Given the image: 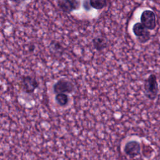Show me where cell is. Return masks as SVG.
<instances>
[{"instance_id": "9c48e42d", "label": "cell", "mask_w": 160, "mask_h": 160, "mask_svg": "<svg viewBox=\"0 0 160 160\" xmlns=\"http://www.w3.org/2000/svg\"><path fill=\"white\" fill-rule=\"evenodd\" d=\"M108 0H89V6L94 9L100 10L105 8L107 5Z\"/></svg>"}, {"instance_id": "ba28073f", "label": "cell", "mask_w": 160, "mask_h": 160, "mask_svg": "<svg viewBox=\"0 0 160 160\" xmlns=\"http://www.w3.org/2000/svg\"><path fill=\"white\" fill-rule=\"evenodd\" d=\"M92 42L94 49L99 51L106 49L108 46V41L106 39L101 36H97L94 38L92 39Z\"/></svg>"}, {"instance_id": "52a82bcc", "label": "cell", "mask_w": 160, "mask_h": 160, "mask_svg": "<svg viewBox=\"0 0 160 160\" xmlns=\"http://www.w3.org/2000/svg\"><path fill=\"white\" fill-rule=\"evenodd\" d=\"M59 6L64 12H70L79 6V0H59Z\"/></svg>"}, {"instance_id": "30bf717a", "label": "cell", "mask_w": 160, "mask_h": 160, "mask_svg": "<svg viewBox=\"0 0 160 160\" xmlns=\"http://www.w3.org/2000/svg\"><path fill=\"white\" fill-rule=\"evenodd\" d=\"M55 100L59 106H65L69 102V98L68 96L65 93H59L56 94Z\"/></svg>"}, {"instance_id": "5b68a950", "label": "cell", "mask_w": 160, "mask_h": 160, "mask_svg": "<svg viewBox=\"0 0 160 160\" xmlns=\"http://www.w3.org/2000/svg\"><path fill=\"white\" fill-rule=\"evenodd\" d=\"M141 144L136 141L132 140L127 142L124 147V151L126 154L131 157H135L141 154Z\"/></svg>"}, {"instance_id": "8fae6325", "label": "cell", "mask_w": 160, "mask_h": 160, "mask_svg": "<svg viewBox=\"0 0 160 160\" xmlns=\"http://www.w3.org/2000/svg\"><path fill=\"white\" fill-rule=\"evenodd\" d=\"M51 46L52 50H54L55 52H61L63 49L62 46L59 42H53L51 44Z\"/></svg>"}, {"instance_id": "7a4b0ae2", "label": "cell", "mask_w": 160, "mask_h": 160, "mask_svg": "<svg viewBox=\"0 0 160 160\" xmlns=\"http://www.w3.org/2000/svg\"><path fill=\"white\" fill-rule=\"evenodd\" d=\"M141 23L148 29L153 30L156 27V17L151 10L144 11L141 16Z\"/></svg>"}, {"instance_id": "6da1fadb", "label": "cell", "mask_w": 160, "mask_h": 160, "mask_svg": "<svg viewBox=\"0 0 160 160\" xmlns=\"http://www.w3.org/2000/svg\"><path fill=\"white\" fill-rule=\"evenodd\" d=\"M144 94L150 100L156 99L159 92V86L157 77L154 74H151L144 81Z\"/></svg>"}, {"instance_id": "3957f363", "label": "cell", "mask_w": 160, "mask_h": 160, "mask_svg": "<svg viewBox=\"0 0 160 160\" xmlns=\"http://www.w3.org/2000/svg\"><path fill=\"white\" fill-rule=\"evenodd\" d=\"M75 89L74 84L67 79L58 80L53 86V91L56 94L72 93Z\"/></svg>"}, {"instance_id": "7c38bea8", "label": "cell", "mask_w": 160, "mask_h": 160, "mask_svg": "<svg viewBox=\"0 0 160 160\" xmlns=\"http://www.w3.org/2000/svg\"><path fill=\"white\" fill-rule=\"evenodd\" d=\"M12 1L16 4H21L23 3L26 0H12Z\"/></svg>"}, {"instance_id": "277c9868", "label": "cell", "mask_w": 160, "mask_h": 160, "mask_svg": "<svg viewBox=\"0 0 160 160\" xmlns=\"http://www.w3.org/2000/svg\"><path fill=\"white\" fill-rule=\"evenodd\" d=\"M132 32L141 43H145L148 42L151 38L150 32L148 31V29H146L140 22L136 23L133 26Z\"/></svg>"}, {"instance_id": "8992f818", "label": "cell", "mask_w": 160, "mask_h": 160, "mask_svg": "<svg viewBox=\"0 0 160 160\" xmlns=\"http://www.w3.org/2000/svg\"><path fill=\"white\" fill-rule=\"evenodd\" d=\"M21 86L25 92L30 93L34 92L38 88V82L34 78L28 76L23 78Z\"/></svg>"}]
</instances>
